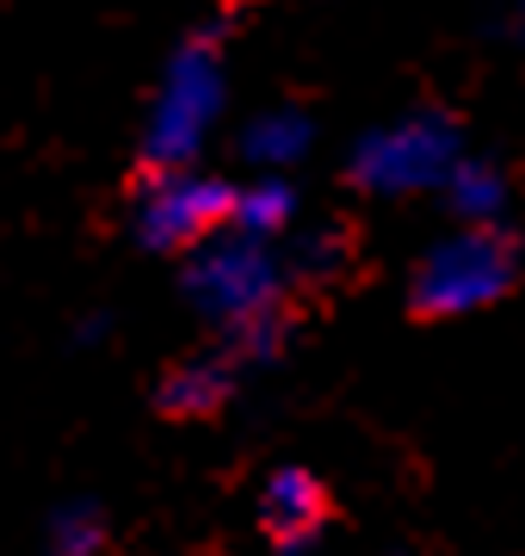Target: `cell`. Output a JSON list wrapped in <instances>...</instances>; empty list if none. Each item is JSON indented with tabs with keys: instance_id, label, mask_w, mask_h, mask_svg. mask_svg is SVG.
I'll use <instances>...</instances> for the list:
<instances>
[{
	"instance_id": "obj_1",
	"label": "cell",
	"mask_w": 525,
	"mask_h": 556,
	"mask_svg": "<svg viewBox=\"0 0 525 556\" xmlns=\"http://www.w3.org/2000/svg\"><path fill=\"white\" fill-rule=\"evenodd\" d=\"M513 285V241L507 236H464L451 241L445 254H433V266L414 285V316H458V309H476V303L501 298Z\"/></svg>"
},
{
	"instance_id": "obj_2",
	"label": "cell",
	"mask_w": 525,
	"mask_h": 556,
	"mask_svg": "<svg viewBox=\"0 0 525 556\" xmlns=\"http://www.w3.org/2000/svg\"><path fill=\"white\" fill-rule=\"evenodd\" d=\"M328 519H334V495H328L309 470H279V477L266 482V495H260V532L272 538L284 556L304 551V544L322 532Z\"/></svg>"
}]
</instances>
